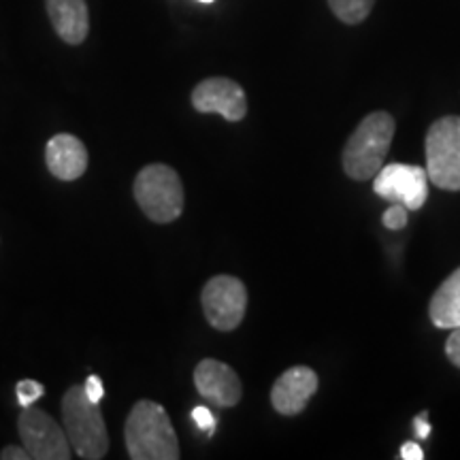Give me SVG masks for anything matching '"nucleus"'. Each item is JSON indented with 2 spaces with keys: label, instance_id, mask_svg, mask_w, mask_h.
I'll use <instances>...</instances> for the list:
<instances>
[{
  "label": "nucleus",
  "instance_id": "nucleus-1",
  "mask_svg": "<svg viewBox=\"0 0 460 460\" xmlns=\"http://www.w3.org/2000/svg\"><path fill=\"white\" fill-rule=\"evenodd\" d=\"M124 441L132 460H177L181 456L169 413L160 402L147 399L135 402L126 418Z\"/></svg>",
  "mask_w": 460,
  "mask_h": 460
},
{
  "label": "nucleus",
  "instance_id": "nucleus-2",
  "mask_svg": "<svg viewBox=\"0 0 460 460\" xmlns=\"http://www.w3.org/2000/svg\"><path fill=\"white\" fill-rule=\"evenodd\" d=\"M394 118L388 111H373L356 126L343 149V171L349 180L367 181L384 166L394 139Z\"/></svg>",
  "mask_w": 460,
  "mask_h": 460
},
{
  "label": "nucleus",
  "instance_id": "nucleus-3",
  "mask_svg": "<svg viewBox=\"0 0 460 460\" xmlns=\"http://www.w3.org/2000/svg\"><path fill=\"white\" fill-rule=\"evenodd\" d=\"M62 418L71 450L84 460H101L109 452V433L99 402L90 401L84 386L68 388L62 396Z\"/></svg>",
  "mask_w": 460,
  "mask_h": 460
},
{
  "label": "nucleus",
  "instance_id": "nucleus-4",
  "mask_svg": "<svg viewBox=\"0 0 460 460\" xmlns=\"http://www.w3.org/2000/svg\"><path fill=\"white\" fill-rule=\"evenodd\" d=\"M132 194L143 214L156 224L175 222L186 203L183 183L177 171L160 163L143 166L139 175L135 177Z\"/></svg>",
  "mask_w": 460,
  "mask_h": 460
},
{
  "label": "nucleus",
  "instance_id": "nucleus-5",
  "mask_svg": "<svg viewBox=\"0 0 460 460\" xmlns=\"http://www.w3.org/2000/svg\"><path fill=\"white\" fill-rule=\"evenodd\" d=\"M429 180L439 190L460 192V115L430 124L424 139Z\"/></svg>",
  "mask_w": 460,
  "mask_h": 460
},
{
  "label": "nucleus",
  "instance_id": "nucleus-6",
  "mask_svg": "<svg viewBox=\"0 0 460 460\" xmlns=\"http://www.w3.org/2000/svg\"><path fill=\"white\" fill-rule=\"evenodd\" d=\"M205 318L216 331L230 332L243 322L247 309V290L243 281L233 275H216L200 292Z\"/></svg>",
  "mask_w": 460,
  "mask_h": 460
},
{
  "label": "nucleus",
  "instance_id": "nucleus-7",
  "mask_svg": "<svg viewBox=\"0 0 460 460\" xmlns=\"http://www.w3.org/2000/svg\"><path fill=\"white\" fill-rule=\"evenodd\" d=\"M22 444L31 454L32 460H68L71 458V444L66 430L39 407H24L17 418Z\"/></svg>",
  "mask_w": 460,
  "mask_h": 460
},
{
  "label": "nucleus",
  "instance_id": "nucleus-8",
  "mask_svg": "<svg viewBox=\"0 0 460 460\" xmlns=\"http://www.w3.org/2000/svg\"><path fill=\"white\" fill-rule=\"evenodd\" d=\"M373 192L390 203H401L407 211H418L429 199V172L422 166L388 164L373 177Z\"/></svg>",
  "mask_w": 460,
  "mask_h": 460
},
{
  "label": "nucleus",
  "instance_id": "nucleus-9",
  "mask_svg": "<svg viewBox=\"0 0 460 460\" xmlns=\"http://www.w3.org/2000/svg\"><path fill=\"white\" fill-rule=\"evenodd\" d=\"M192 107L199 113H217L228 122H241L247 115V96L233 79L209 77L192 90Z\"/></svg>",
  "mask_w": 460,
  "mask_h": 460
},
{
  "label": "nucleus",
  "instance_id": "nucleus-10",
  "mask_svg": "<svg viewBox=\"0 0 460 460\" xmlns=\"http://www.w3.org/2000/svg\"><path fill=\"white\" fill-rule=\"evenodd\" d=\"M318 373L309 367H290L281 373L271 388V402L275 411L281 416H296L301 413L312 396L318 393Z\"/></svg>",
  "mask_w": 460,
  "mask_h": 460
},
{
  "label": "nucleus",
  "instance_id": "nucleus-11",
  "mask_svg": "<svg viewBox=\"0 0 460 460\" xmlns=\"http://www.w3.org/2000/svg\"><path fill=\"white\" fill-rule=\"evenodd\" d=\"M194 384L203 399L220 407H234L243 396V386L237 373L226 362L216 358L200 360L194 369Z\"/></svg>",
  "mask_w": 460,
  "mask_h": 460
},
{
  "label": "nucleus",
  "instance_id": "nucleus-12",
  "mask_svg": "<svg viewBox=\"0 0 460 460\" xmlns=\"http://www.w3.org/2000/svg\"><path fill=\"white\" fill-rule=\"evenodd\" d=\"M45 163L56 180L75 181L88 169V149L75 135L60 132L45 146Z\"/></svg>",
  "mask_w": 460,
  "mask_h": 460
},
{
  "label": "nucleus",
  "instance_id": "nucleus-13",
  "mask_svg": "<svg viewBox=\"0 0 460 460\" xmlns=\"http://www.w3.org/2000/svg\"><path fill=\"white\" fill-rule=\"evenodd\" d=\"M51 26L66 45H82L90 34V11L85 0H45Z\"/></svg>",
  "mask_w": 460,
  "mask_h": 460
},
{
  "label": "nucleus",
  "instance_id": "nucleus-14",
  "mask_svg": "<svg viewBox=\"0 0 460 460\" xmlns=\"http://www.w3.org/2000/svg\"><path fill=\"white\" fill-rule=\"evenodd\" d=\"M429 315L437 329H458L460 326V269L437 288L430 298Z\"/></svg>",
  "mask_w": 460,
  "mask_h": 460
},
{
  "label": "nucleus",
  "instance_id": "nucleus-15",
  "mask_svg": "<svg viewBox=\"0 0 460 460\" xmlns=\"http://www.w3.org/2000/svg\"><path fill=\"white\" fill-rule=\"evenodd\" d=\"M332 15L348 26H358L371 15L376 0H326Z\"/></svg>",
  "mask_w": 460,
  "mask_h": 460
},
{
  "label": "nucleus",
  "instance_id": "nucleus-16",
  "mask_svg": "<svg viewBox=\"0 0 460 460\" xmlns=\"http://www.w3.org/2000/svg\"><path fill=\"white\" fill-rule=\"evenodd\" d=\"M15 394L22 407H31L34 405V401H39L45 394V388L43 384L34 382V379H22V382H17Z\"/></svg>",
  "mask_w": 460,
  "mask_h": 460
},
{
  "label": "nucleus",
  "instance_id": "nucleus-17",
  "mask_svg": "<svg viewBox=\"0 0 460 460\" xmlns=\"http://www.w3.org/2000/svg\"><path fill=\"white\" fill-rule=\"evenodd\" d=\"M384 226L388 230H401L407 226V207L401 203H394L390 209L384 214Z\"/></svg>",
  "mask_w": 460,
  "mask_h": 460
},
{
  "label": "nucleus",
  "instance_id": "nucleus-18",
  "mask_svg": "<svg viewBox=\"0 0 460 460\" xmlns=\"http://www.w3.org/2000/svg\"><path fill=\"white\" fill-rule=\"evenodd\" d=\"M192 418H194V422H197V427L200 429V430H207V435H214V430H216V418H214V413H211L209 410H207V407H194L192 410Z\"/></svg>",
  "mask_w": 460,
  "mask_h": 460
},
{
  "label": "nucleus",
  "instance_id": "nucleus-19",
  "mask_svg": "<svg viewBox=\"0 0 460 460\" xmlns=\"http://www.w3.org/2000/svg\"><path fill=\"white\" fill-rule=\"evenodd\" d=\"M84 388H85V394H88V399L94 402H101L102 396H105V388H102V382L99 376H90L85 379Z\"/></svg>",
  "mask_w": 460,
  "mask_h": 460
},
{
  "label": "nucleus",
  "instance_id": "nucleus-20",
  "mask_svg": "<svg viewBox=\"0 0 460 460\" xmlns=\"http://www.w3.org/2000/svg\"><path fill=\"white\" fill-rule=\"evenodd\" d=\"M446 354H447V358L454 362V365L460 367V326L458 329H454L450 339H447Z\"/></svg>",
  "mask_w": 460,
  "mask_h": 460
},
{
  "label": "nucleus",
  "instance_id": "nucleus-21",
  "mask_svg": "<svg viewBox=\"0 0 460 460\" xmlns=\"http://www.w3.org/2000/svg\"><path fill=\"white\" fill-rule=\"evenodd\" d=\"M0 460H31V454L24 446H7L0 452Z\"/></svg>",
  "mask_w": 460,
  "mask_h": 460
},
{
  "label": "nucleus",
  "instance_id": "nucleus-22",
  "mask_svg": "<svg viewBox=\"0 0 460 460\" xmlns=\"http://www.w3.org/2000/svg\"><path fill=\"white\" fill-rule=\"evenodd\" d=\"M401 458L402 460H422L424 452L418 444H411V441H410V444H405L401 447Z\"/></svg>",
  "mask_w": 460,
  "mask_h": 460
},
{
  "label": "nucleus",
  "instance_id": "nucleus-23",
  "mask_svg": "<svg viewBox=\"0 0 460 460\" xmlns=\"http://www.w3.org/2000/svg\"><path fill=\"white\" fill-rule=\"evenodd\" d=\"M416 433L418 437H422V439H427L429 433H430V424L427 422V413H420V416L416 418Z\"/></svg>",
  "mask_w": 460,
  "mask_h": 460
},
{
  "label": "nucleus",
  "instance_id": "nucleus-24",
  "mask_svg": "<svg viewBox=\"0 0 460 460\" xmlns=\"http://www.w3.org/2000/svg\"><path fill=\"white\" fill-rule=\"evenodd\" d=\"M199 3H205V4H209V3H214V0H199Z\"/></svg>",
  "mask_w": 460,
  "mask_h": 460
}]
</instances>
